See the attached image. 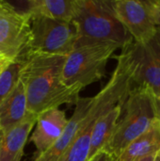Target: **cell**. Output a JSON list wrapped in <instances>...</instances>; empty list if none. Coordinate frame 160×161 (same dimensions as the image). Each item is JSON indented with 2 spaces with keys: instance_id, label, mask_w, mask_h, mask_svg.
Returning a JSON list of instances; mask_svg holds the SVG:
<instances>
[{
  "instance_id": "obj_8",
  "label": "cell",
  "mask_w": 160,
  "mask_h": 161,
  "mask_svg": "<svg viewBox=\"0 0 160 161\" xmlns=\"http://www.w3.org/2000/svg\"><path fill=\"white\" fill-rule=\"evenodd\" d=\"M136 45L139 67L135 75V86L147 87L156 97H160V33L149 42Z\"/></svg>"
},
{
  "instance_id": "obj_3",
  "label": "cell",
  "mask_w": 160,
  "mask_h": 161,
  "mask_svg": "<svg viewBox=\"0 0 160 161\" xmlns=\"http://www.w3.org/2000/svg\"><path fill=\"white\" fill-rule=\"evenodd\" d=\"M157 119L155 94L147 87L134 86L123 106L113 134L103 151L113 161L130 142L148 130Z\"/></svg>"
},
{
  "instance_id": "obj_6",
  "label": "cell",
  "mask_w": 160,
  "mask_h": 161,
  "mask_svg": "<svg viewBox=\"0 0 160 161\" xmlns=\"http://www.w3.org/2000/svg\"><path fill=\"white\" fill-rule=\"evenodd\" d=\"M113 8L135 43L143 44L157 33L160 0H113Z\"/></svg>"
},
{
  "instance_id": "obj_7",
  "label": "cell",
  "mask_w": 160,
  "mask_h": 161,
  "mask_svg": "<svg viewBox=\"0 0 160 161\" xmlns=\"http://www.w3.org/2000/svg\"><path fill=\"white\" fill-rule=\"evenodd\" d=\"M30 16L9 2L0 1V59L13 62L28 52Z\"/></svg>"
},
{
  "instance_id": "obj_2",
  "label": "cell",
  "mask_w": 160,
  "mask_h": 161,
  "mask_svg": "<svg viewBox=\"0 0 160 161\" xmlns=\"http://www.w3.org/2000/svg\"><path fill=\"white\" fill-rule=\"evenodd\" d=\"M73 22L78 39L113 43L121 50L133 42L115 14L113 0H74Z\"/></svg>"
},
{
  "instance_id": "obj_12",
  "label": "cell",
  "mask_w": 160,
  "mask_h": 161,
  "mask_svg": "<svg viewBox=\"0 0 160 161\" xmlns=\"http://www.w3.org/2000/svg\"><path fill=\"white\" fill-rule=\"evenodd\" d=\"M10 4L29 16L38 15L62 21H73L74 0H26L19 1L17 5Z\"/></svg>"
},
{
  "instance_id": "obj_16",
  "label": "cell",
  "mask_w": 160,
  "mask_h": 161,
  "mask_svg": "<svg viewBox=\"0 0 160 161\" xmlns=\"http://www.w3.org/2000/svg\"><path fill=\"white\" fill-rule=\"evenodd\" d=\"M21 59L8 63L0 71V104L9 95L20 81Z\"/></svg>"
},
{
  "instance_id": "obj_15",
  "label": "cell",
  "mask_w": 160,
  "mask_h": 161,
  "mask_svg": "<svg viewBox=\"0 0 160 161\" xmlns=\"http://www.w3.org/2000/svg\"><path fill=\"white\" fill-rule=\"evenodd\" d=\"M123 106L124 105L116 107L95 122L91 134L88 161L92 158L95 155H97L99 152L103 151L105 146L108 144L113 134L115 126L121 117Z\"/></svg>"
},
{
  "instance_id": "obj_4",
  "label": "cell",
  "mask_w": 160,
  "mask_h": 161,
  "mask_svg": "<svg viewBox=\"0 0 160 161\" xmlns=\"http://www.w3.org/2000/svg\"><path fill=\"white\" fill-rule=\"evenodd\" d=\"M116 44L78 39L73 51L66 56L62 79L66 86L81 89L101 80L114 53Z\"/></svg>"
},
{
  "instance_id": "obj_22",
  "label": "cell",
  "mask_w": 160,
  "mask_h": 161,
  "mask_svg": "<svg viewBox=\"0 0 160 161\" xmlns=\"http://www.w3.org/2000/svg\"><path fill=\"white\" fill-rule=\"evenodd\" d=\"M156 161H160V153L157 155V159H156Z\"/></svg>"
},
{
  "instance_id": "obj_14",
  "label": "cell",
  "mask_w": 160,
  "mask_h": 161,
  "mask_svg": "<svg viewBox=\"0 0 160 161\" xmlns=\"http://www.w3.org/2000/svg\"><path fill=\"white\" fill-rule=\"evenodd\" d=\"M160 153V123L157 119L140 137L130 142L113 161H135Z\"/></svg>"
},
{
  "instance_id": "obj_20",
  "label": "cell",
  "mask_w": 160,
  "mask_h": 161,
  "mask_svg": "<svg viewBox=\"0 0 160 161\" xmlns=\"http://www.w3.org/2000/svg\"><path fill=\"white\" fill-rule=\"evenodd\" d=\"M8 64V62H6V61L0 59V70H2V69H3L4 67H6Z\"/></svg>"
},
{
  "instance_id": "obj_9",
  "label": "cell",
  "mask_w": 160,
  "mask_h": 161,
  "mask_svg": "<svg viewBox=\"0 0 160 161\" xmlns=\"http://www.w3.org/2000/svg\"><path fill=\"white\" fill-rule=\"evenodd\" d=\"M68 119L65 111L59 108H50L37 116L30 142L35 145L39 157L50 150L64 132Z\"/></svg>"
},
{
  "instance_id": "obj_5",
  "label": "cell",
  "mask_w": 160,
  "mask_h": 161,
  "mask_svg": "<svg viewBox=\"0 0 160 161\" xmlns=\"http://www.w3.org/2000/svg\"><path fill=\"white\" fill-rule=\"evenodd\" d=\"M28 51L50 55H69L78 40L77 27L73 21L44 16H30Z\"/></svg>"
},
{
  "instance_id": "obj_24",
  "label": "cell",
  "mask_w": 160,
  "mask_h": 161,
  "mask_svg": "<svg viewBox=\"0 0 160 161\" xmlns=\"http://www.w3.org/2000/svg\"><path fill=\"white\" fill-rule=\"evenodd\" d=\"M4 68H5V67H4ZM4 68H3V69H4ZM3 69H2V70H3ZM0 71H1V70H0Z\"/></svg>"
},
{
  "instance_id": "obj_18",
  "label": "cell",
  "mask_w": 160,
  "mask_h": 161,
  "mask_svg": "<svg viewBox=\"0 0 160 161\" xmlns=\"http://www.w3.org/2000/svg\"><path fill=\"white\" fill-rule=\"evenodd\" d=\"M158 154H159V153H158ZM158 154L150 155V156H147V157H144V158H139V159H137V160H135V161H156Z\"/></svg>"
},
{
  "instance_id": "obj_21",
  "label": "cell",
  "mask_w": 160,
  "mask_h": 161,
  "mask_svg": "<svg viewBox=\"0 0 160 161\" xmlns=\"http://www.w3.org/2000/svg\"><path fill=\"white\" fill-rule=\"evenodd\" d=\"M157 32H159L160 33V11H159V20H158V31Z\"/></svg>"
},
{
  "instance_id": "obj_1",
  "label": "cell",
  "mask_w": 160,
  "mask_h": 161,
  "mask_svg": "<svg viewBox=\"0 0 160 161\" xmlns=\"http://www.w3.org/2000/svg\"><path fill=\"white\" fill-rule=\"evenodd\" d=\"M66 56L26 52L20 59L22 82L27 102V110L33 115L61 105H75L80 87H68L62 79Z\"/></svg>"
},
{
  "instance_id": "obj_23",
  "label": "cell",
  "mask_w": 160,
  "mask_h": 161,
  "mask_svg": "<svg viewBox=\"0 0 160 161\" xmlns=\"http://www.w3.org/2000/svg\"><path fill=\"white\" fill-rule=\"evenodd\" d=\"M157 99H158V100H159V101H160V97H159V98H157Z\"/></svg>"
},
{
  "instance_id": "obj_19",
  "label": "cell",
  "mask_w": 160,
  "mask_h": 161,
  "mask_svg": "<svg viewBox=\"0 0 160 161\" xmlns=\"http://www.w3.org/2000/svg\"><path fill=\"white\" fill-rule=\"evenodd\" d=\"M157 120L160 123V101L157 97Z\"/></svg>"
},
{
  "instance_id": "obj_17",
  "label": "cell",
  "mask_w": 160,
  "mask_h": 161,
  "mask_svg": "<svg viewBox=\"0 0 160 161\" xmlns=\"http://www.w3.org/2000/svg\"><path fill=\"white\" fill-rule=\"evenodd\" d=\"M89 161H111V159L106 152L101 151Z\"/></svg>"
},
{
  "instance_id": "obj_10",
  "label": "cell",
  "mask_w": 160,
  "mask_h": 161,
  "mask_svg": "<svg viewBox=\"0 0 160 161\" xmlns=\"http://www.w3.org/2000/svg\"><path fill=\"white\" fill-rule=\"evenodd\" d=\"M92 102V97H85L79 98L77 103L75 104L74 111L70 119H68V124L66 128L57 143L44 154L36 157L33 161H58L65 153V151L69 148L73 141L74 140L80 124L83 119L86 117L91 105Z\"/></svg>"
},
{
  "instance_id": "obj_11",
  "label": "cell",
  "mask_w": 160,
  "mask_h": 161,
  "mask_svg": "<svg viewBox=\"0 0 160 161\" xmlns=\"http://www.w3.org/2000/svg\"><path fill=\"white\" fill-rule=\"evenodd\" d=\"M36 121L37 116L29 112L20 125L6 132H0V161H21Z\"/></svg>"
},
{
  "instance_id": "obj_13",
  "label": "cell",
  "mask_w": 160,
  "mask_h": 161,
  "mask_svg": "<svg viewBox=\"0 0 160 161\" xmlns=\"http://www.w3.org/2000/svg\"><path fill=\"white\" fill-rule=\"evenodd\" d=\"M29 114L25 88L21 81L0 104V132H6L20 125Z\"/></svg>"
}]
</instances>
